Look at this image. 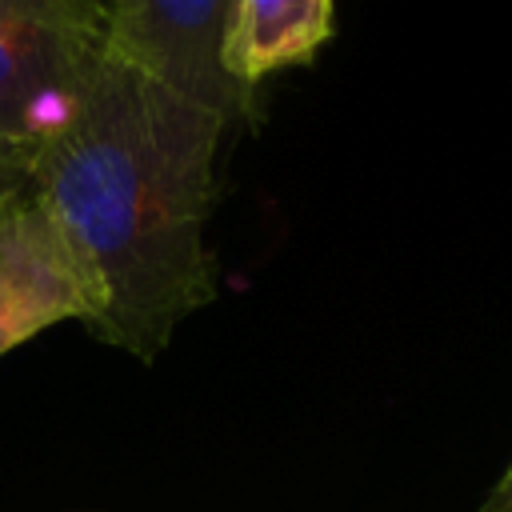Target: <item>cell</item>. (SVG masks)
<instances>
[{"instance_id": "1", "label": "cell", "mask_w": 512, "mask_h": 512, "mask_svg": "<svg viewBox=\"0 0 512 512\" xmlns=\"http://www.w3.org/2000/svg\"><path fill=\"white\" fill-rule=\"evenodd\" d=\"M224 132L204 104L108 56L28 172L92 284L88 332L144 364L216 300L208 220Z\"/></svg>"}, {"instance_id": "2", "label": "cell", "mask_w": 512, "mask_h": 512, "mask_svg": "<svg viewBox=\"0 0 512 512\" xmlns=\"http://www.w3.org/2000/svg\"><path fill=\"white\" fill-rule=\"evenodd\" d=\"M108 0H0V168L32 172L108 64Z\"/></svg>"}, {"instance_id": "3", "label": "cell", "mask_w": 512, "mask_h": 512, "mask_svg": "<svg viewBox=\"0 0 512 512\" xmlns=\"http://www.w3.org/2000/svg\"><path fill=\"white\" fill-rule=\"evenodd\" d=\"M236 0H108V52L148 80L204 104L228 132L260 120V92L224 68Z\"/></svg>"}, {"instance_id": "4", "label": "cell", "mask_w": 512, "mask_h": 512, "mask_svg": "<svg viewBox=\"0 0 512 512\" xmlns=\"http://www.w3.org/2000/svg\"><path fill=\"white\" fill-rule=\"evenodd\" d=\"M96 316V296L52 212L24 180L0 192V356L36 332Z\"/></svg>"}, {"instance_id": "5", "label": "cell", "mask_w": 512, "mask_h": 512, "mask_svg": "<svg viewBox=\"0 0 512 512\" xmlns=\"http://www.w3.org/2000/svg\"><path fill=\"white\" fill-rule=\"evenodd\" d=\"M336 32V0H236L224 36V68L256 88L296 64H308Z\"/></svg>"}, {"instance_id": "6", "label": "cell", "mask_w": 512, "mask_h": 512, "mask_svg": "<svg viewBox=\"0 0 512 512\" xmlns=\"http://www.w3.org/2000/svg\"><path fill=\"white\" fill-rule=\"evenodd\" d=\"M484 512H512V468H508V472H504V480L492 488V496H488Z\"/></svg>"}, {"instance_id": "7", "label": "cell", "mask_w": 512, "mask_h": 512, "mask_svg": "<svg viewBox=\"0 0 512 512\" xmlns=\"http://www.w3.org/2000/svg\"><path fill=\"white\" fill-rule=\"evenodd\" d=\"M16 184H24V176H12V172L0 168V192H4V188H16Z\"/></svg>"}]
</instances>
